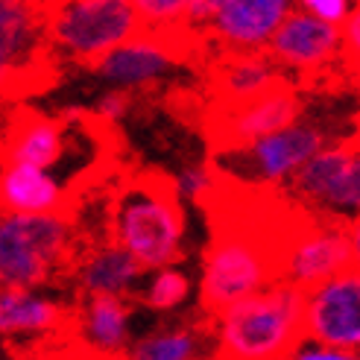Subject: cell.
Returning <instances> with one entry per match:
<instances>
[{
    "instance_id": "cell-8",
    "label": "cell",
    "mask_w": 360,
    "mask_h": 360,
    "mask_svg": "<svg viewBox=\"0 0 360 360\" xmlns=\"http://www.w3.org/2000/svg\"><path fill=\"white\" fill-rule=\"evenodd\" d=\"M293 200L322 208L326 217L360 214V141L322 150L293 176Z\"/></svg>"
},
{
    "instance_id": "cell-22",
    "label": "cell",
    "mask_w": 360,
    "mask_h": 360,
    "mask_svg": "<svg viewBox=\"0 0 360 360\" xmlns=\"http://www.w3.org/2000/svg\"><path fill=\"white\" fill-rule=\"evenodd\" d=\"M191 0H138L135 9L143 27H176L188 21Z\"/></svg>"
},
{
    "instance_id": "cell-17",
    "label": "cell",
    "mask_w": 360,
    "mask_h": 360,
    "mask_svg": "<svg viewBox=\"0 0 360 360\" xmlns=\"http://www.w3.org/2000/svg\"><path fill=\"white\" fill-rule=\"evenodd\" d=\"M77 337L94 360H120L129 337V308L120 296H85Z\"/></svg>"
},
{
    "instance_id": "cell-5",
    "label": "cell",
    "mask_w": 360,
    "mask_h": 360,
    "mask_svg": "<svg viewBox=\"0 0 360 360\" xmlns=\"http://www.w3.org/2000/svg\"><path fill=\"white\" fill-rule=\"evenodd\" d=\"M322 150H328V143L316 126L293 123L246 150L220 153L214 158V167L238 185L269 188L281 179H293Z\"/></svg>"
},
{
    "instance_id": "cell-4",
    "label": "cell",
    "mask_w": 360,
    "mask_h": 360,
    "mask_svg": "<svg viewBox=\"0 0 360 360\" xmlns=\"http://www.w3.org/2000/svg\"><path fill=\"white\" fill-rule=\"evenodd\" d=\"M70 255V217L4 214L0 223V281L4 290H32Z\"/></svg>"
},
{
    "instance_id": "cell-3",
    "label": "cell",
    "mask_w": 360,
    "mask_h": 360,
    "mask_svg": "<svg viewBox=\"0 0 360 360\" xmlns=\"http://www.w3.org/2000/svg\"><path fill=\"white\" fill-rule=\"evenodd\" d=\"M47 32L59 50L97 65L112 50L143 32V21L129 0H74L47 9Z\"/></svg>"
},
{
    "instance_id": "cell-6",
    "label": "cell",
    "mask_w": 360,
    "mask_h": 360,
    "mask_svg": "<svg viewBox=\"0 0 360 360\" xmlns=\"http://www.w3.org/2000/svg\"><path fill=\"white\" fill-rule=\"evenodd\" d=\"M299 94L296 88L281 79L269 91L252 97L238 105H211L205 112V138L214 153H235L246 150L269 135H276L299 117Z\"/></svg>"
},
{
    "instance_id": "cell-29",
    "label": "cell",
    "mask_w": 360,
    "mask_h": 360,
    "mask_svg": "<svg viewBox=\"0 0 360 360\" xmlns=\"http://www.w3.org/2000/svg\"><path fill=\"white\" fill-rule=\"evenodd\" d=\"M349 74H352V79H354V85H357V91H360V65L349 68Z\"/></svg>"
},
{
    "instance_id": "cell-15",
    "label": "cell",
    "mask_w": 360,
    "mask_h": 360,
    "mask_svg": "<svg viewBox=\"0 0 360 360\" xmlns=\"http://www.w3.org/2000/svg\"><path fill=\"white\" fill-rule=\"evenodd\" d=\"M70 191L56 182L47 170L27 165H4L0 176V205L4 214H21V217H47V214H65L70 217Z\"/></svg>"
},
{
    "instance_id": "cell-9",
    "label": "cell",
    "mask_w": 360,
    "mask_h": 360,
    "mask_svg": "<svg viewBox=\"0 0 360 360\" xmlns=\"http://www.w3.org/2000/svg\"><path fill=\"white\" fill-rule=\"evenodd\" d=\"M304 337L337 352H360V269L308 290L304 302Z\"/></svg>"
},
{
    "instance_id": "cell-27",
    "label": "cell",
    "mask_w": 360,
    "mask_h": 360,
    "mask_svg": "<svg viewBox=\"0 0 360 360\" xmlns=\"http://www.w3.org/2000/svg\"><path fill=\"white\" fill-rule=\"evenodd\" d=\"M293 360H360V354L354 352H337V349H326V346H316V343H304Z\"/></svg>"
},
{
    "instance_id": "cell-11",
    "label": "cell",
    "mask_w": 360,
    "mask_h": 360,
    "mask_svg": "<svg viewBox=\"0 0 360 360\" xmlns=\"http://www.w3.org/2000/svg\"><path fill=\"white\" fill-rule=\"evenodd\" d=\"M354 266L349 223H340L326 214H314L290 249L284 281L302 287L304 293L326 284Z\"/></svg>"
},
{
    "instance_id": "cell-7",
    "label": "cell",
    "mask_w": 360,
    "mask_h": 360,
    "mask_svg": "<svg viewBox=\"0 0 360 360\" xmlns=\"http://www.w3.org/2000/svg\"><path fill=\"white\" fill-rule=\"evenodd\" d=\"M47 9L4 0L0 4V70L6 97H24L50 82Z\"/></svg>"
},
{
    "instance_id": "cell-18",
    "label": "cell",
    "mask_w": 360,
    "mask_h": 360,
    "mask_svg": "<svg viewBox=\"0 0 360 360\" xmlns=\"http://www.w3.org/2000/svg\"><path fill=\"white\" fill-rule=\"evenodd\" d=\"M143 266L117 243L94 246L79 261V284L85 296H120L132 290V284L141 278Z\"/></svg>"
},
{
    "instance_id": "cell-28",
    "label": "cell",
    "mask_w": 360,
    "mask_h": 360,
    "mask_svg": "<svg viewBox=\"0 0 360 360\" xmlns=\"http://www.w3.org/2000/svg\"><path fill=\"white\" fill-rule=\"evenodd\" d=\"M349 238H352V252H354V266L360 269V214L349 220Z\"/></svg>"
},
{
    "instance_id": "cell-10",
    "label": "cell",
    "mask_w": 360,
    "mask_h": 360,
    "mask_svg": "<svg viewBox=\"0 0 360 360\" xmlns=\"http://www.w3.org/2000/svg\"><path fill=\"white\" fill-rule=\"evenodd\" d=\"M188 53H191V44H188L182 30L143 27V32L138 39L112 50L109 56H103L91 68L105 82H112L115 88H120V91H129V88L150 85L158 77H165L170 70V65L179 56H188Z\"/></svg>"
},
{
    "instance_id": "cell-14",
    "label": "cell",
    "mask_w": 360,
    "mask_h": 360,
    "mask_svg": "<svg viewBox=\"0 0 360 360\" xmlns=\"http://www.w3.org/2000/svg\"><path fill=\"white\" fill-rule=\"evenodd\" d=\"M68 153V132L62 120L44 117L32 109L18 105L6 123L4 135V165H27L50 170Z\"/></svg>"
},
{
    "instance_id": "cell-26",
    "label": "cell",
    "mask_w": 360,
    "mask_h": 360,
    "mask_svg": "<svg viewBox=\"0 0 360 360\" xmlns=\"http://www.w3.org/2000/svg\"><path fill=\"white\" fill-rule=\"evenodd\" d=\"M126 109H129V94L120 91V88H115V91H109V94H103V100H100V117L105 123L123 117Z\"/></svg>"
},
{
    "instance_id": "cell-1",
    "label": "cell",
    "mask_w": 360,
    "mask_h": 360,
    "mask_svg": "<svg viewBox=\"0 0 360 360\" xmlns=\"http://www.w3.org/2000/svg\"><path fill=\"white\" fill-rule=\"evenodd\" d=\"M112 243L123 246L143 269H167L182 258L185 214L176 179L158 170L126 173L109 205Z\"/></svg>"
},
{
    "instance_id": "cell-19",
    "label": "cell",
    "mask_w": 360,
    "mask_h": 360,
    "mask_svg": "<svg viewBox=\"0 0 360 360\" xmlns=\"http://www.w3.org/2000/svg\"><path fill=\"white\" fill-rule=\"evenodd\" d=\"M65 322V311L56 302L35 296L32 290H4L0 293V331L4 337L21 334H50Z\"/></svg>"
},
{
    "instance_id": "cell-21",
    "label": "cell",
    "mask_w": 360,
    "mask_h": 360,
    "mask_svg": "<svg viewBox=\"0 0 360 360\" xmlns=\"http://www.w3.org/2000/svg\"><path fill=\"white\" fill-rule=\"evenodd\" d=\"M188 293H191V278L182 269L167 266L153 276V281L147 284V293H143V302L153 311H173L188 299Z\"/></svg>"
},
{
    "instance_id": "cell-16",
    "label": "cell",
    "mask_w": 360,
    "mask_h": 360,
    "mask_svg": "<svg viewBox=\"0 0 360 360\" xmlns=\"http://www.w3.org/2000/svg\"><path fill=\"white\" fill-rule=\"evenodd\" d=\"M284 77L266 53H226L211 70V105H238L269 91Z\"/></svg>"
},
{
    "instance_id": "cell-30",
    "label": "cell",
    "mask_w": 360,
    "mask_h": 360,
    "mask_svg": "<svg viewBox=\"0 0 360 360\" xmlns=\"http://www.w3.org/2000/svg\"><path fill=\"white\" fill-rule=\"evenodd\" d=\"M357 141H360V135H357Z\"/></svg>"
},
{
    "instance_id": "cell-25",
    "label": "cell",
    "mask_w": 360,
    "mask_h": 360,
    "mask_svg": "<svg viewBox=\"0 0 360 360\" xmlns=\"http://www.w3.org/2000/svg\"><path fill=\"white\" fill-rule=\"evenodd\" d=\"M343 62L346 68L360 65V4L354 6L352 18L343 27Z\"/></svg>"
},
{
    "instance_id": "cell-23",
    "label": "cell",
    "mask_w": 360,
    "mask_h": 360,
    "mask_svg": "<svg viewBox=\"0 0 360 360\" xmlns=\"http://www.w3.org/2000/svg\"><path fill=\"white\" fill-rule=\"evenodd\" d=\"M217 167L214 165H193V167H185L182 173L176 176V191L179 196H191L193 202H200L214 191V185H217Z\"/></svg>"
},
{
    "instance_id": "cell-2",
    "label": "cell",
    "mask_w": 360,
    "mask_h": 360,
    "mask_svg": "<svg viewBox=\"0 0 360 360\" xmlns=\"http://www.w3.org/2000/svg\"><path fill=\"white\" fill-rule=\"evenodd\" d=\"M304 302L296 284H276L217 319V360H293L304 346Z\"/></svg>"
},
{
    "instance_id": "cell-13",
    "label": "cell",
    "mask_w": 360,
    "mask_h": 360,
    "mask_svg": "<svg viewBox=\"0 0 360 360\" xmlns=\"http://www.w3.org/2000/svg\"><path fill=\"white\" fill-rule=\"evenodd\" d=\"M290 12L287 0H220L205 32L217 35L231 53H261Z\"/></svg>"
},
{
    "instance_id": "cell-20",
    "label": "cell",
    "mask_w": 360,
    "mask_h": 360,
    "mask_svg": "<svg viewBox=\"0 0 360 360\" xmlns=\"http://www.w3.org/2000/svg\"><path fill=\"white\" fill-rule=\"evenodd\" d=\"M120 360H200V334L191 328H170L138 340Z\"/></svg>"
},
{
    "instance_id": "cell-12",
    "label": "cell",
    "mask_w": 360,
    "mask_h": 360,
    "mask_svg": "<svg viewBox=\"0 0 360 360\" xmlns=\"http://www.w3.org/2000/svg\"><path fill=\"white\" fill-rule=\"evenodd\" d=\"M266 56L299 74H319L343 59V30L319 21L308 9H293L273 35Z\"/></svg>"
},
{
    "instance_id": "cell-24",
    "label": "cell",
    "mask_w": 360,
    "mask_h": 360,
    "mask_svg": "<svg viewBox=\"0 0 360 360\" xmlns=\"http://www.w3.org/2000/svg\"><path fill=\"white\" fill-rule=\"evenodd\" d=\"M302 9H308L311 15L319 18V21H326L331 27H340V30L346 27V21L354 12V6L349 4V0H304Z\"/></svg>"
}]
</instances>
